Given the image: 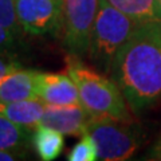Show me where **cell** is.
Segmentation results:
<instances>
[{
    "label": "cell",
    "instance_id": "1",
    "mask_svg": "<svg viewBox=\"0 0 161 161\" xmlns=\"http://www.w3.org/2000/svg\"><path fill=\"white\" fill-rule=\"evenodd\" d=\"M133 113L161 101V20L141 23L114 59L109 75Z\"/></svg>",
    "mask_w": 161,
    "mask_h": 161
},
{
    "label": "cell",
    "instance_id": "2",
    "mask_svg": "<svg viewBox=\"0 0 161 161\" xmlns=\"http://www.w3.org/2000/svg\"><path fill=\"white\" fill-rule=\"evenodd\" d=\"M66 73L74 79L80 105L92 117H109L133 122L126 99L109 75L89 67L77 55L67 57Z\"/></svg>",
    "mask_w": 161,
    "mask_h": 161
},
{
    "label": "cell",
    "instance_id": "3",
    "mask_svg": "<svg viewBox=\"0 0 161 161\" xmlns=\"http://www.w3.org/2000/svg\"><path fill=\"white\" fill-rule=\"evenodd\" d=\"M140 24V22L113 7L108 0H99L87 50V58L95 69L110 75L118 51Z\"/></svg>",
    "mask_w": 161,
    "mask_h": 161
},
{
    "label": "cell",
    "instance_id": "4",
    "mask_svg": "<svg viewBox=\"0 0 161 161\" xmlns=\"http://www.w3.org/2000/svg\"><path fill=\"white\" fill-rule=\"evenodd\" d=\"M86 134L97 147V157L103 161L130 158L140 147V134L132 122L109 117H90Z\"/></svg>",
    "mask_w": 161,
    "mask_h": 161
},
{
    "label": "cell",
    "instance_id": "5",
    "mask_svg": "<svg viewBox=\"0 0 161 161\" xmlns=\"http://www.w3.org/2000/svg\"><path fill=\"white\" fill-rule=\"evenodd\" d=\"M99 0H63L59 30L63 44L71 55H87L90 35L98 12Z\"/></svg>",
    "mask_w": 161,
    "mask_h": 161
},
{
    "label": "cell",
    "instance_id": "6",
    "mask_svg": "<svg viewBox=\"0 0 161 161\" xmlns=\"http://www.w3.org/2000/svg\"><path fill=\"white\" fill-rule=\"evenodd\" d=\"M63 0H15L20 26L26 32L44 35L59 30Z\"/></svg>",
    "mask_w": 161,
    "mask_h": 161
},
{
    "label": "cell",
    "instance_id": "7",
    "mask_svg": "<svg viewBox=\"0 0 161 161\" xmlns=\"http://www.w3.org/2000/svg\"><path fill=\"white\" fill-rule=\"evenodd\" d=\"M38 98L46 105H80L78 87L66 74L39 73L35 79Z\"/></svg>",
    "mask_w": 161,
    "mask_h": 161
},
{
    "label": "cell",
    "instance_id": "8",
    "mask_svg": "<svg viewBox=\"0 0 161 161\" xmlns=\"http://www.w3.org/2000/svg\"><path fill=\"white\" fill-rule=\"evenodd\" d=\"M90 115L82 105H46L40 125H46L63 136H83Z\"/></svg>",
    "mask_w": 161,
    "mask_h": 161
},
{
    "label": "cell",
    "instance_id": "9",
    "mask_svg": "<svg viewBox=\"0 0 161 161\" xmlns=\"http://www.w3.org/2000/svg\"><path fill=\"white\" fill-rule=\"evenodd\" d=\"M38 71L18 69L0 80V102H15L24 99H39L36 94Z\"/></svg>",
    "mask_w": 161,
    "mask_h": 161
},
{
    "label": "cell",
    "instance_id": "10",
    "mask_svg": "<svg viewBox=\"0 0 161 161\" xmlns=\"http://www.w3.org/2000/svg\"><path fill=\"white\" fill-rule=\"evenodd\" d=\"M44 106L46 103L40 99L0 102V115L20 126L35 129L43 117Z\"/></svg>",
    "mask_w": 161,
    "mask_h": 161
},
{
    "label": "cell",
    "instance_id": "11",
    "mask_svg": "<svg viewBox=\"0 0 161 161\" xmlns=\"http://www.w3.org/2000/svg\"><path fill=\"white\" fill-rule=\"evenodd\" d=\"M36 153L43 161L55 160L63 150V134L46 125H38L32 137Z\"/></svg>",
    "mask_w": 161,
    "mask_h": 161
},
{
    "label": "cell",
    "instance_id": "12",
    "mask_svg": "<svg viewBox=\"0 0 161 161\" xmlns=\"http://www.w3.org/2000/svg\"><path fill=\"white\" fill-rule=\"evenodd\" d=\"M113 7L140 23L161 20V4L158 0H108Z\"/></svg>",
    "mask_w": 161,
    "mask_h": 161
},
{
    "label": "cell",
    "instance_id": "13",
    "mask_svg": "<svg viewBox=\"0 0 161 161\" xmlns=\"http://www.w3.org/2000/svg\"><path fill=\"white\" fill-rule=\"evenodd\" d=\"M28 137L27 128L0 115V149H19Z\"/></svg>",
    "mask_w": 161,
    "mask_h": 161
},
{
    "label": "cell",
    "instance_id": "14",
    "mask_svg": "<svg viewBox=\"0 0 161 161\" xmlns=\"http://www.w3.org/2000/svg\"><path fill=\"white\" fill-rule=\"evenodd\" d=\"M69 161H95L97 157V147L93 138L89 134H83L79 142L70 150L67 154Z\"/></svg>",
    "mask_w": 161,
    "mask_h": 161
},
{
    "label": "cell",
    "instance_id": "15",
    "mask_svg": "<svg viewBox=\"0 0 161 161\" xmlns=\"http://www.w3.org/2000/svg\"><path fill=\"white\" fill-rule=\"evenodd\" d=\"M0 26L8 28L16 36L24 31L16 15L15 0H0Z\"/></svg>",
    "mask_w": 161,
    "mask_h": 161
},
{
    "label": "cell",
    "instance_id": "16",
    "mask_svg": "<svg viewBox=\"0 0 161 161\" xmlns=\"http://www.w3.org/2000/svg\"><path fill=\"white\" fill-rule=\"evenodd\" d=\"M20 69V63L15 60L9 53H0V80L6 78L8 74Z\"/></svg>",
    "mask_w": 161,
    "mask_h": 161
},
{
    "label": "cell",
    "instance_id": "17",
    "mask_svg": "<svg viewBox=\"0 0 161 161\" xmlns=\"http://www.w3.org/2000/svg\"><path fill=\"white\" fill-rule=\"evenodd\" d=\"M16 35L8 28L0 26V53H9L15 47Z\"/></svg>",
    "mask_w": 161,
    "mask_h": 161
},
{
    "label": "cell",
    "instance_id": "18",
    "mask_svg": "<svg viewBox=\"0 0 161 161\" xmlns=\"http://www.w3.org/2000/svg\"><path fill=\"white\" fill-rule=\"evenodd\" d=\"M20 153L18 149H0V161H14L20 158Z\"/></svg>",
    "mask_w": 161,
    "mask_h": 161
},
{
    "label": "cell",
    "instance_id": "19",
    "mask_svg": "<svg viewBox=\"0 0 161 161\" xmlns=\"http://www.w3.org/2000/svg\"><path fill=\"white\" fill-rule=\"evenodd\" d=\"M148 158L149 160H160L161 161V136H160V138L154 142L152 149L149 150Z\"/></svg>",
    "mask_w": 161,
    "mask_h": 161
},
{
    "label": "cell",
    "instance_id": "20",
    "mask_svg": "<svg viewBox=\"0 0 161 161\" xmlns=\"http://www.w3.org/2000/svg\"><path fill=\"white\" fill-rule=\"evenodd\" d=\"M158 2H160V4H161V0H158Z\"/></svg>",
    "mask_w": 161,
    "mask_h": 161
}]
</instances>
